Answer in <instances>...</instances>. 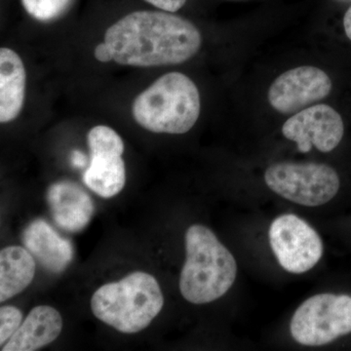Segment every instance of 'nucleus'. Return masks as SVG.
Instances as JSON below:
<instances>
[{
  "mask_svg": "<svg viewBox=\"0 0 351 351\" xmlns=\"http://www.w3.org/2000/svg\"><path fill=\"white\" fill-rule=\"evenodd\" d=\"M345 127L338 112L328 105H315L295 113L284 123V137L293 141L302 154L313 145L321 152H330L338 147Z\"/></svg>",
  "mask_w": 351,
  "mask_h": 351,
  "instance_id": "obj_9",
  "label": "nucleus"
},
{
  "mask_svg": "<svg viewBox=\"0 0 351 351\" xmlns=\"http://www.w3.org/2000/svg\"><path fill=\"white\" fill-rule=\"evenodd\" d=\"M237 274V261L214 232L204 226H191L180 278L182 297L195 304L216 301L232 288Z\"/></svg>",
  "mask_w": 351,
  "mask_h": 351,
  "instance_id": "obj_2",
  "label": "nucleus"
},
{
  "mask_svg": "<svg viewBox=\"0 0 351 351\" xmlns=\"http://www.w3.org/2000/svg\"><path fill=\"white\" fill-rule=\"evenodd\" d=\"M343 27H345L346 36L351 40V7L346 11L345 18H343Z\"/></svg>",
  "mask_w": 351,
  "mask_h": 351,
  "instance_id": "obj_21",
  "label": "nucleus"
},
{
  "mask_svg": "<svg viewBox=\"0 0 351 351\" xmlns=\"http://www.w3.org/2000/svg\"><path fill=\"white\" fill-rule=\"evenodd\" d=\"M27 73L19 55L9 48L0 49V122L12 121L24 106Z\"/></svg>",
  "mask_w": 351,
  "mask_h": 351,
  "instance_id": "obj_14",
  "label": "nucleus"
},
{
  "mask_svg": "<svg viewBox=\"0 0 351 351\" xmlns=\"http://www.w3.org/2000/svg\"><path fill=\"white\" fill-rule=\"evenodd\" d=\"M265 181L277 195L307 207L326 204L339 189L336 171L320 163L274 164L265 171Z\"/></svg>",
  "mask_w": 351,
  "mask_h": 351,
  "instance_id": "obj_5",
  "label": "nucleus"
},
{
  "mask_svg": "<svg viewBox=\"0 0 351 351\" xmlns=\"http://www.w3.org/2000/svg\"><path fill=\"white\" fill-rule=\"evenodd\" d=\"M23 313L19 308L12 306L0 308V346L10 339L22 325Z\"/></svg>",
  "mask_w": 351,
  "mask_h": 351,
  "instance_id": "obj_17",
  "label": "nucleus"
},
{
  "mask_svg": "<svg viewBox=\"0 0 351 351\" xmlns=\"http://www.w3.org/2000/svg\"><path fill=\"white\" fill-rule=\"evenodd\" d=\"M22 241L44 269L52 274L64 271L73 262L75 252L71 242L43 219H34L25 228Z\"/></svg>",
  "mask_w": 351,
  "mask_h": 351,
  "instance_id": "obj_12",
  "label": "nucleus"
},
{
  "mask_svg": "<svg viewBox=\"0 0 351 351\" xmlns=\"http://www.w3.org/2000/svg\"><path fill=\"white\" fill-rule=\"evenodd\" d=\"M290 331L301 345H327L351 332V297L319 294L306 300L295 311Z\"/></svg>",
  "mask_w": 351,
  "mask_h": 351,
  "instance_id": "obj_6",
  "label": "nucleus"
},
{
  "mask_svg": "<svg viewBox=\"0 0 351 351\" xmlns=\"http://www.w3.org/2000/svg\"><path fill=\"white\" fill-rule=\"evenodd\" d=\"M91 162L83 175L88 188L103 198L119 195L126 184L124 143L110 127L95 126L88 133Z\"/></svg>",
  "mask_w": 351,
  "mask_h": 351,
  "instance_id": "obj_8",
  "label": "nucleus"
},
{
  "mask_svg": "<svg viewBox=\"0 0 351 351\" xmlns=\"http://www.w3.org/2000/svg\"><path fill=\"white\" fill-rule=\"evenodd\" d=\"M145 1L149 2L160 10L173 13L180 10L186 4V0H145Z\"/></svg>",
  "mask_w": 351,
  "mask_h": 351,
  "instance_id": "obj_18",
  "label": "nucleus"
},
{
  "mask_svg": "<svg viewBox=\"0 0 351 351\" xmlns=\"http://www.w3.org/2000/svg\"><path fill=\"white\" fill-rule=\"evenodd\" d=\"M36 261L31 252L21 246H9L0 252V302L20 294L32 283Z\"/></svg>",
  "mask_w": 351,
  "mask_h": 351,
  "instance_id": "obj_15",
  "label": "nucleus"
},
{
  "mask_svg": "<svg viewBox=\"0 0 351 351\" xmlns=\"http://www.w3.org/2000/svg\"><path fill=\"white\" fill-rule=\"evenodd\" d=\"M47 202L55 223L68 232L84 230L95 212L91 196L71 181H60L50 186L47 191Z\"/></svg>",
  "mask_w": 351,
  "mask_h": 351,
  "instance_id": "obj_11",
  "label": "nucleus"
},
{
  "mask_svg": "<svg viewBox=\"0 0 351 351\" xmlns=\"http://www.w3.org/2000/svg\"><path fill=\"white\" fill-rule=\"evenodd\" d=\"M71 162H73V165L75 166V167H85L87 164V157L85 156V154H83L82 152L75 151L73 152V154H71Z\"/></svg>",
  "mask_w": 351,
  "mask_h": 351,
  "instance_id": "obj_20",
  "label": "nucleus"
},
{
  "mask_svg": "<svg viewBox=\"0 0 351 351\" xmlns=\"http://www.w3.org/2000/svg\"><path fill=\"white\" fill-rule=\"evenodd\" d=\"M332 90L329 75L322 69L302 66L285 71L272 83L270 106L277 112L290 114L326 98Z\"/></svg>",
  "mask_w": 351,
  "mask_h": 351,
  "instance_id": "obj_10",
  "label": "nucleus"
},
{
  "mask_svg": "<svg viewBox=\"0 0 351 351\" xmlns=\"http://www.w3.org/2000/svg\"><path fill=\"white\" fill-rule=\"evenodd\" d=\"M200 108L195 83L184 73H170L138 95L132 110L145 130L179 135L195 126Z\"/></svg>",
  "mask_w": 351,
  "mask_h": 351,
  "instance_id": "obj_4",
  "label": "nucleus"
},
{
  "mask_svg": "<svg viewBox=\"0 0 351 351\" xmlns=\"http://www.w3.org/2000/svg\"><path fill=\"white\" fill-rule=\"evenodd\" d=\"M63 319L54 307H34L2 351H34L50 345L61 334Z\"/></svg>",
  "mask_w": 351,
  "mask_h": 351,
  "instance_id": "obj_13",
  "label": "nucleus"
},
{
  "mask_svg": "<svg viewBox=\"0 0 351 351\" xmlns=\"http://www.w3.org/2000/svg\"><path fill=\"white\" fill-rule=\"evenodd\" d=\"M269 234L278 263L291 274L308 271L322 257L323 242L319 235L295 215L285 214L274 219Z\"/></svg>",
  "mask_w": 351,
  "mask_h": 351,
  "instance_id": "obj_7",
  "label": "nucleus"
},
{
  "mask_svg": "<svg viewBox=\"0 0 351 351\" xmlns=\"http://www.w3.org/2000/svg\"><path fill=\"white\" fill-rule=\"evenodd\" d=\"M164 298L156 277L144 271L105 284L91 299L94 315L124 334L145 330L162 309Z\"/></svg>",
  "mask_w": 351,
  "mask_h": 351,
  "instance_id": "obj_3",
  "label": "nucleus"
},
{
  "mask_svg": "<svg viewBox=\"0 0 351 351\" xmlns=\"http://www.w3.org/2000/svg\"><path fill=\"white\" fill-rule=\"evenodd\" d=\"M105 43L117 64L149 68L184 63L199 51L202 38L193 23L179 16L136 11L108 27Z\"/></svg>",
  "mask_w": 351,
  "mask_h": 351,
  "instance_id": "obj_1",
  "label": "nucleus"
},
{
  "mask_svg": "<svg viewBox=\"0 0 351 351\" xmlns=\"http://www.w3.org/2000/svg\"><path fill=\"white\" fill-rule=\"evenodd\" d=\"M95 57L101 63H107L113 60L112 51L107 43H103L97 46L95 49Z\"/></svg>",
  "mask_w": 351,
  "mask_h": 351,
  "instance_id": "obj_19",
  "label": "nucleus"
},
{
  "mask_svg": "<svg viewBox=\"0 0 351 351\" xmlns=\"http://www.w3.org/2000/svg\"><path fill=\"white\" fill-rule=\"evenodd\" d=\"M73 0H22L23 6L36 20L49 22L66 12Z\"/></svg>",
  "mask_w": 351,
  "mask_h": 351,
  "instance_id": "obj_16",
  "label": "nucleus"
}]
</instances>
